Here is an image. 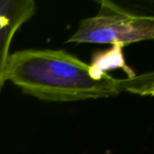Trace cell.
<instances>
[{"label": "cell", "instance_id": "3957f363", "mask_svg": "<svg viewBox=\"0 0 154 154\" xmlns=\"http://www.w3.org/2000/svg\"><path fill=\"white\" fill-rule=\"evenodd\" d=\"M32 0H0V93L6 81V67L14 33L35 12Z\"/></svg>", "mask_w": 154, "mask_h": 154}, {"label": "cell", "instance_id": "6da1fadb", "mask_svg": "<svg viewBox=\"0 0 154 154\" xmlns=\"http://www.w3.org/2000/svg\"><path fill=\"white\" fill-rule=\"evenodd\" d=\"M6 80L45 101L71 102L129 92L152 96L153 73L116 79L62 50H23L9 56Z\"/></svg>", "mask_w": 154, "mask_h": 154}, {"label": "cell", "instance_id": "7a4b0ae2", "mask_svg": "<svg viewBox=\"0 0 154 154\" xmlns=\"http://www.w3.org/2000/svg\"><path fill=\"white\" fill-rule=\"evenodd\" d=\"M99 4L97 14L81 20L77 32L67 42L124 47L154 38L153 16L131 13L106 0Z\"/></svg>", "mask_w": 154, "mask_h": 154}]
</instances>
